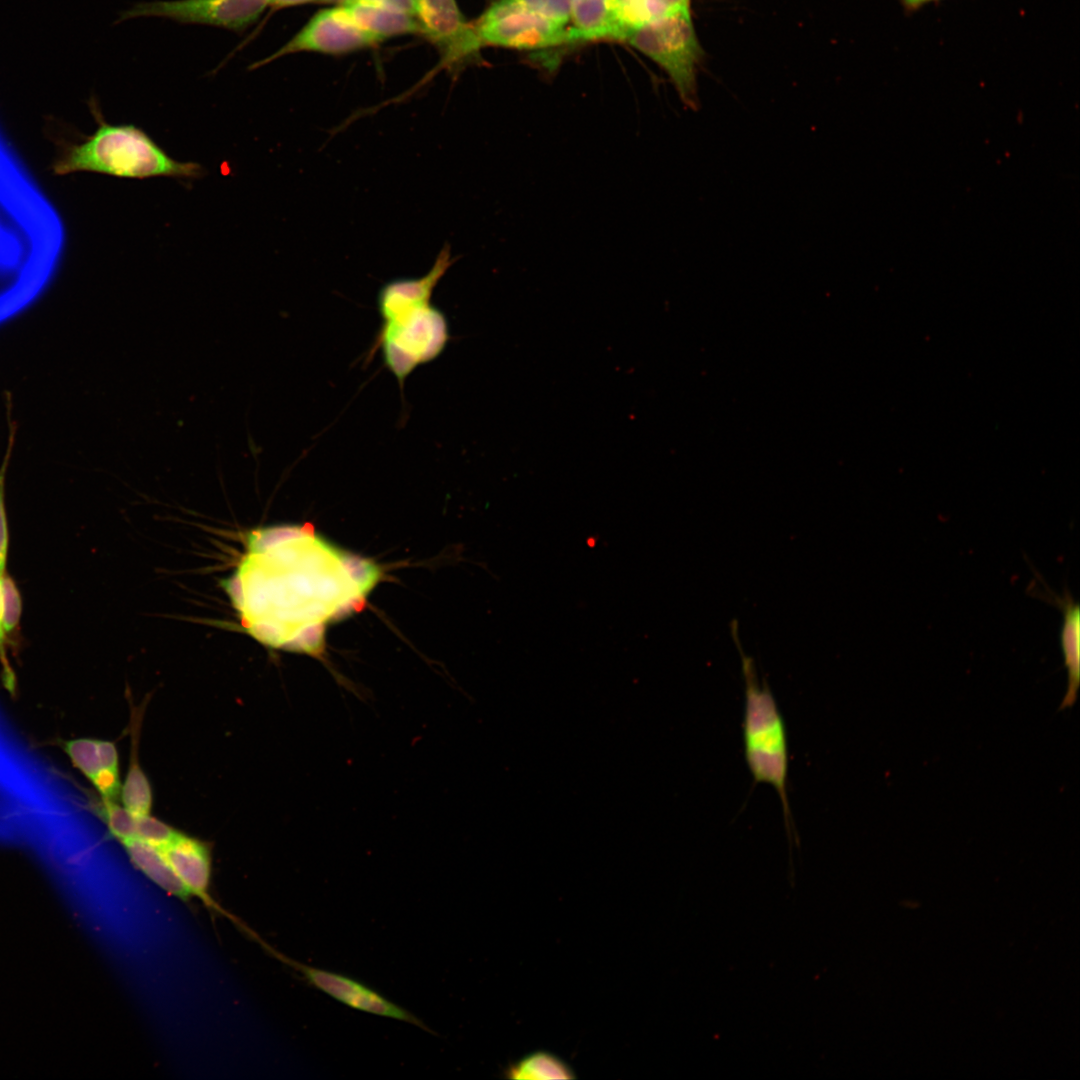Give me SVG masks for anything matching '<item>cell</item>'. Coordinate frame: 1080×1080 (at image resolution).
<instances>
[{
  "label": "cell",
  "instance_id": "22",
  "mask_svg": "<svg viewBox=\"0 0 1080 1080\" xmlns=\"http://www.w3.org/2000/svg\"><path fill=\"white\" fill-rule=\"evenodd\" d=\"M14 441V431H11L6 454L0 467V575L4 573L8 551V527L5 511V475L9 464L10 454Z\"/></svg>",
  "mask_w": 1080,
  "mask_h": 1080
},
{
  "label": "cell",
  "instance_id": "26",
  "mask_svg": "<svg viewBox=\"0 0 1080 1080\" xmlns=\"http://www.w3.org/2000/svg\"><path fill=\"white\" fill-rule=\"evenodd\" d=\"M389 6L414 15L415 0H359Z\"/></svg>",
  "mask_w": 1080,
  "mask_h": 1080
},
{
  "label": "cell",
  "instance_id": "2",
  "mask_svg": "<svg viewBox=\"0 0 1080 1080\" xmlns=\"http://www.w3.org/2000/svg\"><path fill=\"white\" fill-rule=\"evenodd\" d=\"M454 261L446 244L425 275L392 279L378 291L381 325L373 350L381 349L385 367L401 388L418 366L437 359L450 340L448 319L431 299Z\"/></svg>",
  "mask_w": 1080,
  "mask_h": 1080
},
{
  "label": "cell",
  "instance_id": "9",
  "mask_svg": "<svg viewBox=\"0 0 1080 1080\" xmlns=\"http://www.w3.org/2000/svg\"><path fill=\"white\" fill-rule=\"evenodd\" d=\"M378 41L360 28L343 5L315 13L280 49L249 68L256 69L272 60L297 52L345 54L367 48Z\"/></svg>",
  "mask_w": 1080,
  "mask_h": 1080
},
{
  "label": "cell",
  "instance_id": "15",
  "mask_svg": "<svg viewBox=\"0 0 1080 1080\" xmlns=\"http://www.w3.org/2000/svg\"><path fill=\"white\" fill-rule=\"evenodd\" d=\"M132 863L170 896L189 902L191 895L181 882L161 849L140 838L121 842Z\"/></svg>",
  "mask_w": 1080,
  "mask_h": 1080
},
{
  "label": "cell",
  "instance_id": "14",
  "mask_svg": "<svg viewBox=\"0 0 1080 1080\" xmlns=\"http://www.w3.org/2000/svg\"><path fill=\"white\" fill-rule=\"evenodd\" d=\"M1050 594L1052 598L1049 600L1055 602L1063 615L1060 643L1068 674V686L1060 709H1065L1075 704L1080 685V606L1068 590H1065L1062 596L1052 592Z\"/></svg>",
  "mask_w": 1080,
  "mask_h": 1080
},
{
  "label": "cell",
  "instance_id": "6",
  "mask_svg": "<svg viewBox=\"0 0 1080 1080\" xmlns=\"http://www.w3.org/2000/svg\"><path fill=\"white\" fill-rule=\"evenodd\" d=\"M473 25L483 46L536 50L567 44L565 26L520 0H494Z\"/></svg>",
  "mask_w": 1080,
  "mask_h": 1080
},
{
  "label": "cell",
  "instance_id": "4",
  "mask_svg": "<svg viewBox=\"0 0 1080 1080\" xmlns=\"http://www.w3.org/2000/svg\"><path fill=\"white\" fill-rule=\"evenodd\" d=\"M731 638L738 650L744 683L742 738L744 757L755 784H767L776 791L783 811L789 840L795 834L787 784L789 750L785 720L765 678L760 680L754 658L742 647L736 619L729 623Z\"/></svg>",
  "mask_w": 1080,
  "mask_h": 1080
},
{
  "label": "cell",
  "instance_id": "7",
  "mask_svg": "<svg viewBox=\"0 0 1080 1080\" xmlns=\"http://www.w3.org/2000/svg\"><path fill=\"white\" fill-rule=\"evenodd\" d=\"M269 0H172L138 2L119 20L162 17L181 24H201L242 33L255 24Z\"/></svg>",
  "mask_w": 1080,
  "mask_h": 1080
},
{
  "label": "cell",
  "instance_id": "3",
  "mask_svg": "<svg viewBox=\"0 0 1080 1080\" xmlns=\"http://www.w3.org/2000/svg\"><path fill=\"white\" fill-rule=\"evenodd\" d=\"M91 112L98 128L80 143L61 144L52 164L56 175L78 171L131 179H193L202 175L201 165L174 159L141 128L132 124H108L96 103H91Z\"/></svg>",
  "mask_w": 1080,
  "mask_h": 1080
},
{
  "label": "cell",
  "instance_id": "19",
  "mask_svg": "<svg viewBox=\"0 0 1080 1080\" xmlns=\"http://www.w3.org/2000/svg\"><path fill=\"white\" fill-rule=\"evenodd\" d=\"M101 815L110 833L120 842L136 837V815L125 806L102 799Z\"/></svg>",
  "mask_w": 1080,
  "mask_h": 1080
},
{
  "label": "cell",
  "instance_id": "12",
  "mask_svg": "<svg viewBox=\"0 0 1080 1080\" xmlns=\"http://www.w3.org/2000/svg\"><path fill=\"white\" fill-rule=\"evenodd\" d=\"M571 26L567 43L600 39L624 40L618 20L616 0H569Z\"/></svg>",
  "mask_w": 1080,
  "mask_h": 1080
},
{
  "label": "cell",
  "instance_id": "8",
  "mask_svg": "<svg viewBox=\"0 0 1080 1080\" xmlns=\"http://www.w3.org/2000/svg\"><path fill=\"white\" fill-rule=\"evenodd\" d=\"M414 16L420 33L438 49L442 66L450 72L479 62L483 45L456 0H415Z\"/></svg>",
  "mask_w": 1080,
  "mask_h": 1080
},
{
  "label": "cell",
  "instance_id": "5",
  "mask_svg": "<svg viewBox=\"0 0 1080 1080\" xmlns=\"http://www.w3.org/2000/svg\"><path fill=\"white\" fill-rule=\"evenodd\" d=\"M625 41L667 73L686 107L698 110L697 71L704 51L689 8L674 10L641 24L628 33Z\"/></svg>",
  "mask_w": 1080,
  "mask_h": 1080
},
{
  "label": "cell",
  "instance_id": "13",
  "mask_svg": "<svg viewBox=\"0 0 1080 1080\" xmlns=\"http://www.w3.org/2000/svg\"><path fill=\"white\" fill-rule=\"evenodd\" d=\"M342 5L356 24L378 42L394 36L420 33L413 14L359 0H344Z\"/></svg>",
  "mask_w": 1080,
  "mask_h": 1080
},
{
  "label": "cell",
  "instance_id": "28",
  "mask_svg": "<svg viewBox=\"0 0 1080 1080\" xmlns=\"http://www.w3.org/2000/svg\"><path fill=\"white\" fill-rule=\"evenodd\" d=\"M939 0H900L906 13H914L923 6Z\"/></svg>",
  "mask_w": 1080,
  "mask_h": 1080
},
{
  "label": "cell",
  "instance_id": "25",
  "mask_svg": "<svg viewBox=\"0 0 1080 1080\" xmlns=\"http://www.w3.org/2000/svg\"><path fill=\"white\" fill-rule=\"evenodd\" d=\"M690 0H643L649 21L668 12L689 8Z\"/></svg>",
  "mask_w": 1080,
  "mask_h": 1080
},
{
  "label": "cell",
  "instance_id": "1",
  "mask_svg": "<svg viewBox=\"0 0 1080 1080\" xmlns=\"http://www.w3.org/2000/svg\"><path fill=\"white\" fill-rule=\"evenodd\" d=\"M380 577L375 563L300 525L259 527L221 585L241 628L273 649L322 658L329 622L358 610Z\"/></svg>",
  "mask_w": 1080,
  "mask_h": 1080
},
{
  "label": "cell",
  "instance_id": "18",
  "mask_svg": "<svg viewBox=\"0 0 1080 1080\" xmlns=\"http://www.w3.org/2000/svg\"><path fill=\"white\" fill-rule=\"evenodd\" d=\"M64 750L70 757L73 765L89 780H91L101 769H114L108 766L103 757L101 740L87 738L70 740L64 743Z\"/></svg>",
  "mask_w": 1080,
  "mask_h": 1080
},
{
  "label": "cell",
  "instance_id": "23",
  "mask_svg": "<svg viewBox=\"0 0 1080 1080\" xmlns=\"http://www.w3.org/2000/svg\"><path fill=\"white\" fill-rule=\"evenodd\" d=\"M524 5L544 16L545 18L554 21L560 25L566 26L570 19V1L569 0H520Z\"/></svg>",
  "mask_w": 1080,
  "mask_h": 1080
},
{
  "label": "cell",
  "instance_id": "10",
  "mask_svg": "<svg viewBox=\"0 0 1080 1080\" xmlns=\"http://www.w3.org/2000/svg\"><path fill=\"white\" fill-rule=\"evenodd\" d=\"M261 945L276 959L299 972L309 984L337 1001L356 1010L408 1022L429 1033H434L416 1015L367 985L338 973L302 964L275 950L264 941Z\"/></svg>",
  "mask_w": 1080,
  "mask_h": 1080
},
{
  "label": "cell",
  "instance_id": "16",
  "mask_svg": "<svg viewBox=\"0 0 1080 1080\" xmlns=\"http://www.w3.org/2000/svg\"><path fill=\"white\" fill-rule=\"evenodd\" d=\"M143 712V705L131 710L132 745L130 764L121 788L122 802L134 815L149 814L152 806L151 786L141 769L138 759V740Z\"/></svg>",
  "mask_w": 1080,
  "mask_h": 1080
},
{
  "label": "cell",
  "instance_id": "24",
  "mask_svg": "<svg viewBox=\"0 0 1080 1080\" xmlns=\"http://www.w3.org/2000/svg\"><path fill=\"white\" fill-rule=\"evenodd\" d=\"M2 575H0V663L2 665V679H3L4 685L7 687V689L9 691L13 692L14 689H15V676H14L13 670H12L10 664H9L7 654H6V646H5L6 632H5V629H4V622H3L2 595H1V578H2Z\"/></svg>",
  "mask_w": 1080,
  "mask_h": 1080
},
{
  "label": "cell",
  "instance_id": "21",
  "mask_svg": "<svg viewBox=\"0 0 1080 1080\" xmlns=\"http://www.w3.org/2000/svg\"><path fill=\"white\" fill-rule=\"evenodd\" d=\"M1 595L4 629L7 634L12 632L19 623L22 603L15 582L9 575H4V573L1 578Z\"/></svg>",
  "mask_w": 1080,
  "mask_h": 1080
},
{
  "label": "cell",
  "instance_id": "27",
  "mask_svg": "<svg viewBox=\"0 0 1080 1080\" xmlns=\"http://www.w3.org/2000/svg\"><path fill=\"white\" fill-rule=\"evenodd\" d=\"M332 0H269V7L273 10L283 9L287 7H293L297 5L313 3V2H328ZM336 1V0H334ZM344 0H342L343 2Z\"/></svg>",
  "mask_w": 1080,
  "mask_h": 1080
},
{
  "label": "cell",
  "instance_id": "17",
  "mask_svg": "<svg viewBox=\"0 0 1080 1080\" xmlns=\"http://www.w3.org/2000/svg\"><path fill=\"white\" fill-rule=\"evenodd\" d=\"M506 1077L512 1079H574L575 1074L570 1066L558 1056L546 1052L537 1051L528 1054L518 1062L506 1069Z\"/></svg>",
  "mask_w": 1080,
  "mask_h": 1080
},
{
  "label": "cell",
  "instance_id": "11",
  "mask_svg": "<svg viewBox=\"0 0 1080 1080\" xmlns=\"http://www.w3.org/2000/svg\"><path fill=\"white\" fill-rule=\"evenodd\" d=\"M160 849L192 897L198 898L210 911L225 916L249 935L252 933L213 899L210 892L211 849L206 842L180 832Z\"/></svg>",
  "mask_w": 1080,
  "mask_h": 1080
},
{
  "label": "cell",
  "instance_id": "20",
  "mask_svg": "<svg viewBox=\"0 0 1080 1080\" xmlns=\"http://www.w3.org/2000/svg\"><path fill=\"white\" fill-rule=\"evenodd\" d=\"M179 833L149 814L136 815V837L159 848L170 843Z\"/></svg>",
  "mask_w": 1080,
  "mask_h": 1080
}]
</instances>
